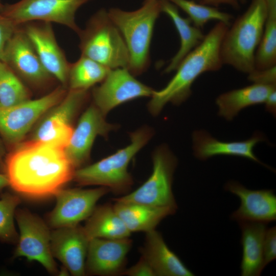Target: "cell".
<instances>
[{
    "label": "cell",
    "mask_w": 276,
    "mask_h": 276,
    "mask_svg": "<svg viewBox=\"0 0 276 276\" xmlns=\"http://www.w3.org/2000/svg\"><path fill=\"white\" fill-rule=\"evenodd\" d=\"M75 170L64 148L39 141L21 142L5 158L9 186L31 198L54 196L73 179Z\"/></svg>",
    "instance_id": "obj_1"
},
{
    "label": "cell",
    "mask_w": 276,
    "mask_h": 276,
    "mask_svg": "<svg viewBox=\"0 0 276 276\" xmlns=\"http://www.w3.org/2000/svg\"><path fill=\"white\" fill-rule=\"evenodd\" d=\"M228 27L218 21L205 35L202 41L184 58L166 86L153 91L148 105L152 114H158L168 103L178 105L186 101L192 93V84L199 76L222 67L220 46Z\"/></svg>",
    "instance_id": "obj_2"
},
{
    "label": "cell",
    "mask_w": 276,
    "mask_h": 276,
    "mask_svg": "<svg viewBox=\"0 0 276 276\" xmlns=\"http://www.w3.org/2000/svg\"><path fill=\"white\" fill-rule=\"evenodd\" d=\"M267 11L265 0H251L246 10L228 27L220 46L223 64L246 74L255 69Z\"/></svg>",
    "instance_id": "obj_3"
},
{
    "label": "cell",
    "mask_w": 276,
    "mask_h": 276,
    "mask_svg": "<svg viewBox=\"0 0 276 276\" xmlns=\"http://www.w3.org/2000/svg\"><path fill=\"white\" fill-rule=\"evenodd\" d=\"M161 12L160 0L144 1L141 8L132 11L118 8L108 11L126 43L129 54L128 69L133 75L141 74L150 64L153 29Z\"/></svg>",
    "instance_id": "obj_4"
},
{
    "label": "cell",
    "mask_w": 276,
    "mask_h": 276,
    "mask_svg": "<svg viewBox=\"0 0 276 276\" xmlns=\"http://www.w3.org/2000/svg\"><path fill=\"white\" fill-rule=\"evenodd\" d=\"M152 135L150 128H139L131 133L128 145L92 165L76 169L73 179L81 186H100L117 194L127 192L133 183L129 164Z\"/></svg>",
    "instance_id": "obj_5"
},
{
    "label": "cell",
    "mask_w": 276,
    "mask_h": 276,
    "mask_svg": "<svg viewBox=\"0 0 276 276\" xmlns=\"http://www.w3.org/2000/svg\"><path fill=\"white\" fill-rule=\"evenodd\" d=\"M81 55L109 69L127 68L129 54L124 39L105 9L97 11L78 34Z\"/></svg>",
    "instance_id": "obj_6"
},
{
    "label": "cell",
    "mask_w": 276,
    "mask_h": 276,
    "mask_svg": "<svg viewBox=\"0 0 276 276\" xmlns=\"http://www.w3.org/2000/svg\"><path fill=\"white\" fill-rule=\"evenodd\" d=\"M153 170L140 187L114 200L177 209L172 191L173 174L177 162L168 147H158L152 155Z\"/></svg>",
    "instance_id": "obj_7"
},
{
    "label": "cell",
    "mask_w": 276,
    "mask_h": 276,
    "mask_svg": "<svg viewBox=\"0 0 276 276\" xmlns=\"http://www.w3.org/2000/svg\"><path fill=\"white\" fill-rule=\"evenodd\" d=\"M67 92V88L61 85L40 98L0 108V136L6 147L11 148L21 142L35 123L59 103Z\"/></svg>",
    "instance_id": "obj_8"
},
{
    "label": "cell",
    "mask_w": 276,
    "mask_h": 276,
    "mask_svg": "<svg viewBox=\"0 0 276 276\" xmlns=\"http://www.w3.org/2000/svg\"><path fill=\"white\" fill-rule=\"evenodd\" d=\"M93 0H20L4 5L1 12L15 24L31 21L56 22L78 34L81 29L75 21L78 9Z\"/></svg>",
    "instance_id": "obj_9"
},
{
    "label": "cell",
    "mask_w": 276,
    "mask_h": 276,
    "mask_svg": "<svg viewBox=\"0 0 276 276\" xmlns=\"http://www.w3.org/2000/svg\"><path fill=\"white\" fill-rule=\"evenodd\" d=\"M87 97V90L69 89L59 103L40 118L30 140L65 148L74 130L73 121Z\"/></svg>",
    "instance_id": "obj_10"
},
{
    "label": "cell",
    "mask_w": 276,
    "mask_h": 276,
    "mask_svg": "<svg viewBox=\"0 0 276 276\" xmlns=\"http://www.w3.org/2000/svg\"><path fill=\"white\" fill-rule=\"evenodd\" d=\"M15 216L20 236L14 258L23 257L40 263L51 274L58 270L51 250V232L38 217L26 210H17Z\"/></svg>",
    "instance_id": "obj_11"
},
{
    "label": "cell",
    "mask_w": 276,
    "mask_h": 276,
    "mask_svg": "<svg viewBox=\"0 0 276 276\" xmlns=\"http://www.w3.org/2000/svg\"><path fill=\"white\" fill-rule=\"evenodd\" d=\"M2 60L31 86L42 88L55 79L44 67L20 25L7 42Z\"/></svg>",
    "instance_id": "obj_12"
},
{
    "label": "cell",
    "mask_w": 276,
    "mask_h": 276,
    "mask_svg": "<svg viewBox=\"0 0 276 276\" xmlns=\"http://www.w3.org/2000/svg\"><path fill=\"white\" fill-rule=\"evenodd\" d=\"M109 192L104 187L60 189L54 195L56 204L49 216V225L55 228L78 225L90 216L98 201Z\"/></svg>",
    "instance_id": "obj_13"
},
{
    "label": "cell",
    "mask_w": 276,
    "mask_h": 276,
    "mask_svg": "<svg viewBox=\"0 0 276 276\" xmlns=\"http://www.w3.org/2000/svg\"><path fill=\"white\" fill-rule=\"evenodd\" d=\"M133 76L127 68L110 70L101 85L94 89V105L103 115L121 104L152 96L154 90Z\"/></svg>",
    "instance_id": "obj_14"
},
{
    "label": "cell",
    "mask_w": 276,
    "mask_h": 276,
    "mask_svg": "<svg viewBox=\"0 0 276 276\" xmlns=\"http://www.w3.org/2000/svg\"><path fill=\"white\" fill-rule=\"evenodd\" d=\"M20 26L47 71L67 88L71 63L56 41L51 23L31 21Z\"/></svg>",
    "instance_id": "obj_15"
},
{
    "label": "cell",
    "mask_w": 276,
    "mask_h": 276,
    "mask_svg": "<svg viewBox=\"0 0 276 276\" xmlns=\"http://www.w3.org/2000/svg\"><path fill=\"white\" fill-rule=\"evenodd\" d=\"M115 126L106 121L105 116L95 105L82 114L64 148L65 153L76 169L88 159L93 143L98 135L106 136Z\"/></svg>",
    "instance_id": "obj_16"
},
{
    "label": "cell",
    "mask_w": 276,
    "mask_h": 276,
    "mask_svg": "<svg viewBox=\"0 0 276 276\" xmlns=\"http://www.w3.org/2000/svg\"><path fill=\"white\" fill-rule=\"evenodd\" d=\"M132 245V240L129 237L91 239L85 261V274L100 276L122 274Z\"/></svg>",
    "instance_id": "obj_17"
},
{
    "label": "cell",
    "mask_w": 276,
    "mask_h": 276,
    "mask_svg": "<svg viewBox=\"0 0 276 276\" xmlns=\"http://www.w3.org/2000/svg\"><path fill=\"white\" fill-rule=\"evenodd\" d=\"M90 239L83 226L55 228L51 232V250L72 275L85 274V261Z\"/></svg>",
    "instance_id": "obj_18"
},
{
    "label": "cell",
    "mask_w": 276,
    "mask_h": 276,
    "mask_svg": "<svg viewBox=\"0 0 276 276\" xmlns=\"http://www.w3.org/2000/svg\"><path fill=\"white\" fill-rule=\"evenodd\" d=\"M224 188L240 199L239 208L231 216L233 220L267 224L276 220V196L273 190H252L235 181H228Z\"/></svg>",
    "instance_id": "obj_19"
},
{
    "label": "cell",
    "mask_w": 276,
    "mask_h": 276,
    "mask_svg": "<svg viewBox=\"0 0 276 276\" xmlns=\"http://www.w3.org/2000/svg\"><path fill=\"white\" fill-rule=\"evenodd\" d=\"M192 141L194 155L199 159L206 160L219 155L238 156L267 166L254 153L257 144L265 141L261 133H255L251 138L243 141L223 142L212 137L206 131L200 130L193 132Z\"/></svg>",
    "instance_id": "obj_20"
},
{
    "label": "cell",
    "mask_w": 276,
    "mask_h": 276,
    "mask_svg": "<svg viewBox=\"0 0 276 276\" xmlns=\"http://www.w3.org/2000/svg\"><path fill=\"white\" fill-rule=\"evenodd\" d=\"M141 256L149 263L155 276H193L194 273L166 244L155 229L146 233Z\"/></svg>",
    "instance_id": "obj_21"
},
{
    "label": "cell",
    "mask_w": 276,
    "mask_h": 276,
    "mask_svg": "<svg viewBox=\"0 0 276 276\" xmlns=\"http://www.w3.org/2000/svg\"><path fill=\"white\" fill-rule=\"evenodd\" d=\"M114 201L113 205L116 212L130 233H146L155 229L164 218L175 214L177 210L170 207Z\"/></svg>",
    "instance_id": "obj_22"
},
{
    "label": "cell",
    "mask_w": 276,
    "mask_h": 276,
    "mask_svg": "<svg viewBox=\"0 0 276 276\" xmlns=\"http://www.w3.org/2000/svg\"><path fill=\"white\" fill-rule=\"evenodd\" d=\"M241 230L242 258V276H258L265 267L263 259V240L266 223L244 221L239 222Z\"/></svg>",
    "instance_id": "obj_23"
},
{
    "label": "cell",
    "mask_w": 276,
    "mask_h": 276,
    "mask_svg": "<svg viewBox=\"0 0 276 276\" xmlns=\"http://www.w3.org/2000/svg\"><path fill=\"white\" fill-rule=\"evenodd\" d=\"M162 12L172 20L180 37V48L172 58L164 72L169 73L176 70L184 58L203 40L205 35L201 29L194 26L190 20L181 16L178 8L168 0H160Z\"/></svg>",
    "instance_id": "obj_24"
},
{
    "label": "cell",
    "mask_w": 276,
    "mask_h": 276,
    "mask_svg": "<svg viewBox=\"0 0 276 276\" xmlns=\"http://www.w3.org/2000/svg\"><path fill=\"white\" fill-rule=\"evenodd\" d=\"M276 85L253 83L243 88L233 89L220 95L216 103L219 114L231 121L242 109L256 104L264 103Z\"/></svg>",
    "instance_id": "obj_25"
},
{
    "label": "cell",
    "mask_w": 276,
    "mask_h": 276,
    "mask_svg": "<svg viewBox=\"0 0 276 276\" xmlns=\"http://www.w3.org/2000/svg\"><path fill=\"white\" fill-rule=\"evenodd\" d=\"M86 220L83 228L90 240L122 239L129 238L131 234L110 203L96 206Z\"/></svg>",
    "instance_id": "obj_26"
},
{
    "label": "cell",
    "mask_w": 276,
    "mask_h": 276,
    "mask_svg": "<svg viewBox=\"0 0 276 276\" xmlns=\"http://www.w3.org/2000/svg\"><path fill=\"white\" fill-rule=\"evenodd\" d=\"M110 69L81 55L75 62L70 64L67 87L69 89H87L102 82Z\"/></svg>",
    "instance_id": "obj_27"
},
{
    "label": "cell",
    "mask_w": 276,
    "mask_h": 276,
    "mask_svg": "<svg viewBox=\"0 0 276 276\" xmlns=\"http://www.w3.org/2000/svg\"><path fill=\"white\" fill-rule=\"evenodd\" d=\"M267 16L261 42L255 57V68L276 65V0H265Z\"/></svg>",
    "instance_id": "obj_28"
},
{
    "label": "cell",
    "mask_w": 276,
    "mask_h": 276,
    "mask_svg": "<svg viewBox=\"0 0 276 276\" xmlns=\"http://www.w3.org/2000/svg\"><path fill=\"white\" fill-rule=\"evenodd\" d=\"M26 84L3 60H0V108L10 107L30 99Z\"/></svg>",
    "instance_id": "obj_29"
},
{
    "label": "cell",
    "mask_w": 276,
    "mask_h": 276,
    "mask_svg": "<svg viewBox=\"0 0 276 276\" xmlns=\"http://www.w3.org/2000/svg\"><path fill=\"white\" fill-rule=\"evenodd\" d=\"M188 15L193 25L201 29L209 21L216 20L230 26L233 16L217 7L202 4L194 0H168Z\"/></svg>",
    "instance_id": "obj_30"
},
{
    "label": "cell",
    "mask_w": 276,
    "mask_h": 276,
    "mask_svg": "<svg viewBox=\"0 0 276 276\" xmlns=\"http://www.w3.org/2000/svg\"><path fill=\"white\" fill-rule=\"evenodd\" d=\"M20 198L9 193H3L0 199V240L14 243L18 241V235L14 224L15 210L20 203Z\"/></svg>",
    "instance_id": "obj_31"
},
{
    "label": "cell",
    "mask_w": 276,
    "mask_h": 276,
    "mask_svg": "<svg viewBox=\"0 0 276 276\" xmlns=\"http://www.w3.org/2000/svg\"><path fill=\"white\" fill-rule=\"evenodd\" d=\"M248 75V79L253 83L276 85V65L263 69L255 68Z\"/></svg>",
    "instance_id": "obj_32"
},
{
    "label": "cell",
    "mask_w": 276,
    "mask_h": 276,
    "mask_svg": "<svg viewBox=\"0 0 276 276\" xmlns=\"http://www.w3.org/2000/svg\"><path fill=\"white\" fill-rule=\"evenodd\" d=\"M276 258V227L267 228L263 240V259L265 267Z\"/></svg>",
    "instance_id": "obj_33"
},
{
    "label": "cell",
    "mask_w": 276,
    "mask_h": 276,
    "mask_svg": "<svg viewBox=\"0 0 276 276\" xmlns=\"http://www.w3.org/2000/svg\"><path fill=\"white\" fill-rule=\"evenodd\" d=\"M19 26L0 13V60L7 42Z\"/></svg>",
    "instance_id": "obj_34"
},
{
    "label": "cell",
    "mask_w": 276,
    "mask_h": 276,
    "mask_svg": "<svg viewBox=\"0 0 276 276\" xmlns=\"http://www.w3.org/2000/svg\"><path fill=\"white\" fill-rule=\"evenodd\" d=\"M122 274L128 276H155L149 263L142 256L136 264L128 269H125Z\"/></svg>",
    "instance_id": "obj_35"
},
{
    "label": "cell",
    "mask_w": 276,
    "mask_h": 276,
    "mask_svg": "<svg viewBox=\"0 0 276 276\" xmlns=\"http://www.w3.org/2000/svg\"><path fill=\"white\" fill-rule=\"evenodd\" d=\"M199 2L215 7H218L221 5H227L237 10L240 7L239 0H199Z\"/></svg>",
    "instance_id": "obj_36"
},
{
    "label": "cell",
    "mask_w": 276,
    "mask_h": 276,
    "mask_svg": "<svg viewBox=\"0 0 276 276\" xmlns=\"http://www.w3.org/2000/svg\"><path fill=\"white\" fill-rule=\"evenodd\" d=\"M266 110L271 113L275 114L276 112V88L273 89L267 97L265 102Z\"/></svg>",
    "instance_id": "obj_37"
},
{
    "label": "cell",
    "mask_w": 276,
    "mask_h": 276,
    "mask_svg": "<svg viewBox=\"0 0 276 276\" xmlns=\"http://www.w3.org/2000/svg\"><path fill=\"white\" fill-rule=\"evenodd\" d=\"M6 147L0 136V172L5 174V158L6 155Z\"/></svg>",
    "instance_id": "obj_38"
},
{
    "label": "cell",
    "mask_w": 276,
    "mask_h": 276,
    "mask_svg": "<svg viewBox=\"0 0 276 276\" xmlns=\"http://www.w3.org/2000/svg\"><path fill=\"white\" fill-rule=\"evenodd\" d=\"M8 186L9 182L6 175L0 172V193Z\"/></svg>",
    "instance_id": "obj_39"
},
{
    "label": "cell",
    "mask_w": 276,
    "mask_h": 276,
    "mask_svg": "<svg viewBox=\"0 0 276 276\" xmlns=\"http://www.w3.org/2000/svg\"><path fill=\"white\" fill-rule=\"evenodd\" d=\"M4 5L2 3L1 1L0 0V13L3 8Z\"/></svg>",
    "instance_id": "obj_40"
},
{
    "label": "cell",
    "mask_w": 276,
    "mask_h": 276,
    "mask_svg": "<svg viewBox=\"0 0 276 276\" xmlns=\"http://www.w3.org/2000/svg\"><path fill=\"white\" fill-rule=\"evenodd\" d=\"M240 3L244 4L246 2V0H239Z\"/></svg>",
    "instance_id": "obj_41"
},
{
    "label": "cell",
    "mask_w": 276,
    "mask_h": 276,
    "mask_svg": "<svg viewBox=\"0 0 276 276\" xmlns=\"http://www.w3.org/2000/svg\"><path fill=\"white\" fill-rule=\"evenodd\" d=\"M154 1V0H145L144 1Z\"/></svg>",
    "instance_id": "obj_42"
},
{
    "label": "cell",
    "mask_w": 276,
    "mask_h": 276,
    "mask_svg": "<svg viewBox=\"0 0 276 276\" xmlns=\"http://www.w3.org/2000/svg\"><path fill=\"white\" fill-rule=\"evenodd\" d=\"M194 1H196V2H199V0H194Z\"/></svg>",
    "instance_id": "obj_43"
}]
</instances>
